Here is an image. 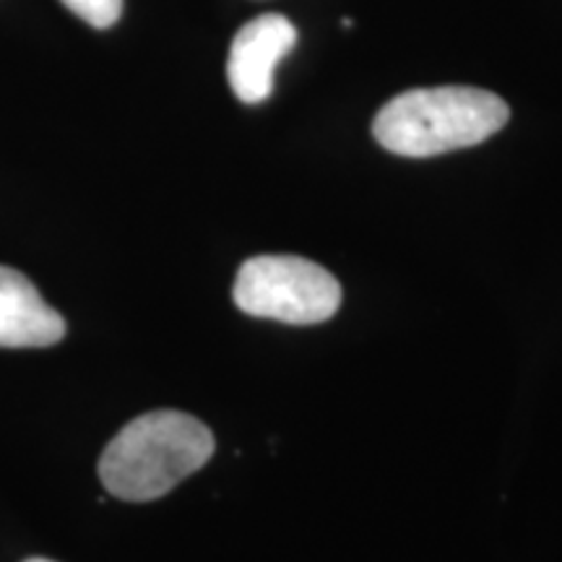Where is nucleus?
Instances as JSON below:
<instances>
[{
	"instance_id": "7ed1b4c3",
	"label": "nucleus",
	"mask_w": 562,
	"mask_h": 562,
	"mask_svg": "<svg viewBox=\"0 0 562 562\" xmlns=\"http://www.w3.org/2000/svg\"><path fill=\"white\" fill-rule=\"evenodd\" d=\"M235 305L256 318L315 326L341 307V284L323 266L300 256H256L240 266Z\"/></svg>"
},
{
	"instance_id": "39448f33",
	"label": "nucleus",
	"mask_w": 562,
	"mask_h": 562,
	"mask_svg": "<svg viewBox=\"0 0 562 562\" xmlns=\"http://www.w3.org/2000/svg\"><path fill=\"white\" fill-rule=\"evenodd\" d=\"M66 336V321L53 311L21 271L0 266V347H53Z\"/></svg>"
},
{
	"instance_id": "0eeeda50",
	"label": "nucleus",
	"mask_w": 562,
	"mask_h": 562,
	"mask_svg": "<svg viewBox=\"0 0 562 562\" xmlns=\"http://www.w3.org/2000/svg\"><path fill=\"white\" fill-rule=\"evenodd\" d=\"M24 562H53V560H45V558H32V560H24Z\"/></svg>"
},
{
	"instance_id": "423d86ee",
	"label": "nucleus",
	"mask_w": 562,
	"mask_h": 562,
	"mask_svg": "<svg viewBox=\"0 0 562 562\" xmlns=\"http://www.w3.org/2000/svg\"><path fill=\"white\" fill-rule=\"evenodd\" d=\"M60 3L94 30H110L123 13V0H60Z\"/></svg>"
},
{
	"instance_id": "20e7f679",
	"label": "nucleus",
	"mask_w": 562,
	"mask_h": 562,
	"mask_svg": "<svg viewBox=\"0 0 562 562\" xmlns=\"http://www.w3.org/2000/svg\"><path fill=\"white\" fill-rule=\"evenodd\" d=\"M297 45V30L281 13L248 21L229 47L227 76L235 97L245 104H261L273 91V70Z\"/></svg>"
},
{
	"instance_id": "f257e3e1",
	"label": "nucleus",
	"mask_w": 562,
	"mask_h": 562,
	"mask_svg": "<svg viewBox=\"0 0 562 562\" xmlns=\"http://www.w3.org/2000/svg\"><path fill=\"white\" fill-rule=\"evenodd\" d=\"M214 448V435L191 414L172 409L140 414L108 442L100 480L121 501H157L199 472Z\"/></svg>"
},
{
	"instance_id": "f03ea898",
	"label": "nucleus",
	"mask_w": 562,
	"mask_h": 562,
	"mask_svg": "<svg viewBox=\"0 0 562 562\" xmlns=\"http://www.w3.org/2000/svg\"><path fill=\"white\" fill-rule=\"evenodd\" d=\"M508 121L510 108L487 89H409L383 104L372 136L391 154L425 159L482 144Z\"/></svg>"
}]
</instances>
